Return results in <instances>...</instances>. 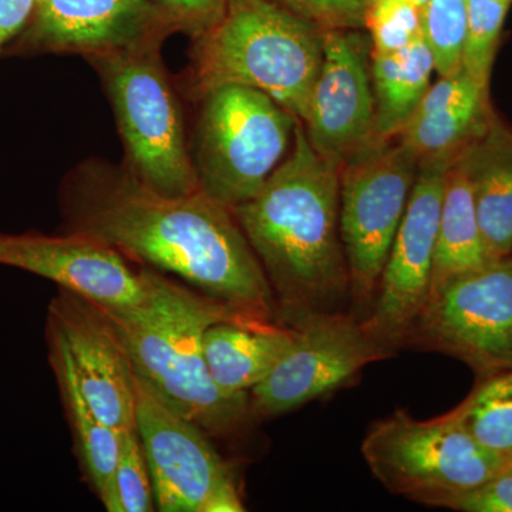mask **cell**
Masks as SVG:
<instances>
[{
    "label": "cell",
    "mask_w": 512,
    "mask_h": 512,
    "mask_svg": "<svg viewBox=\"0 0 512 512\" xmlns=\"http://www.w3.org/2000/svg\"><path fill=\"white\" fill-rule=\"evenodd\" d=\"M62 205L70 232L278 322L271 286L234 212L201 190L174 197L148 187L126 165L92 161L67 178Z\"/></svg>",
    "instance_id": "cell-1"
},
{
    "label": "cell",
    "mask_w": 512,
    "mask_h": 512,
    "mask_svg": "<svg viewBox=\"0 0 512 512\" xmlns=\"http://www.w3.org/2000/svg\"><path fill=\"white\" fill-rule=\"evenodd\" d=\"M339 174L296 120L288 156L254 198L232 210L271 286L276 320L289 328L350 301Z\"/></svg>",
    "instance_id": "cell-2"
},
{
    "label": "cell",
    "mask_w": 512,
    "mask_h": 512,
    "mask_svg": "<svg viewBox=\"0 0 512 512\" xmlns=\"http://www.w3.org/2000/svg\"><path fill=\"white\" fill-rule=\"evenodd\" d=\"M144 272L146 293L136 305L106 308L94 303L134 375L210 437L239 433L252 419L249 397L231 399L218 389L205 362L204 333L218 322L261 325L272 320L215 301L151 269Z\"/></svg>",
    "instance_id": "cell-3"
},
{
    "label": "cell",
    "mask_w": 512,
    "mask_h": 512,
    "mask_svg": "<svg viewBox=\"0 0 512 512\" xmlns=\"http://www.w3.org/2000/svg\"><path fill=\"white\" fill-rule=\"evenodd\" d=\"M271 0H227L211 28L195 36L191 87H252L306 119L323 56V32Z\"/></svg>",
    "instance_id": "cell-4"
},
{
    "label": "cell",
    "mask_w": 512,
    "mask_h": 512,
    "mask_svg": "<svg viewBox=\"0 0 512 512\" xmlns=\"http://www.w3.org/2000/svg\"><path fill=\"white\" fill-rule=\"evenodd\" d=\"M362 454L386 490L427 507L450 508L510 463L481 446L451 412L417 420L396 410L370 427Z\"/></svg>",
    "instance_id": "cell-5"
},
{
    "label": "cell",
    "mask_w": 512,
    "mask_h": 512,
    "mask_svg": "<svg viewBox=\"0 0 512 512\" xmlns=\"http://www.w3.org/2000/svg\"><path fill=\"white\" fill-rule=\"evenodd\" d=\"M106 83L128 170L163 194L200 191L185 141L183 111L160 59V45L92 57Z\"/></svg>",
    "instance_id": "cell-6"
},
{
    "label": "cell",
    "mask_w": 512,
    "mask_h": 512,
    "mask_svg": "<svg viewBox=\"0 0 512 512\" xmlns=\"http://www.w3.org/2000/svg\"><path fill=\"white\" fill-rule=\"evenodd\" d=\"M200 190L229 210L254 198L291 150L296 119L252 87H215L201 96Z\"/></svg>",
    "instance_id": "cell-7"
},
{
    "label": "cell",
    "mask_w": 512,
    "mask_h": 512,
    "mask_svg": "<svg viewBox=\"0 0 512 512\" xmlns=\"http://www.w3.org/2000/svg\"><path fill=\"white\" fill-rule=\"evenodd\" d=\"M417 174L419 160L399 137L376 140L340 168V237L357 319L375 302Z\"/></svg>",
    "instance_id": "cell-8"
},
{
    "label": "cell",
    "mask_w": 512,
    "mask_h": 512,
    "mask_svg": "<svg viewBox=\"0 0 512 512\" xmlns=\"http://www.w3.org/2000/svg\"><path fill=\"white\" fill-rule=\"evenodd\" d=\"M403 348L456 357L478 380L512 370V256L434 289Z\"/></svg>",
    "instance_id": "cell-9"
},
{
    "label": "cell",
    "mask_w": 512,
    "mask_h": 512,
    "mask_svg": "<svg viewBox=\"0 0 512 512\" xmlns=\"http://www.w3.org/2000/svg\"><path fill=\"white\" fill-rule=\"evenodd\" d=\"M136 429L158 511L245 510L234 476L212 446L210 434L171 409L137 376Z\"/></svg>",
    "instance_id": "cell-10"
},
{
    "label": "cell",
    "mask_w": 512,
    "mask_h": 512,
    "mask_svg": "<svg viewBox=\"0 0 512 512\" xmlns=\"http://www.w3.org/2000/svg\"><path fill=\"white\" fill-rule=\"evenodd\" d=\"M293 330L291 348L249 393L252 419L292 412L346 386L370 363L393 356L367 335L353 313H319Z\"/></svg>",
    "instance_id": "cell-11"
},
{
    "label": "cell",
    "mask_w": 512,
    "mask_h": 512,
    "mask_svg": "<svg viewBox=\"0 0 512 512\" xmlns=\"http://www.w3.org/2000/svg\"><path fill=\"white\" fill-rule=\"evenodd\" d=\"M453 161L419 165L412 195L380 276L375 302L362 319L367 335L392 355L403 348L407 332L429 299L441 201Z\"/></svg>",
    "instance_id": "cell-12"
},
{
    "label": "cell",
    "mask_w": 512,
    "mask_h": 512,
    "mask_svg": "<svg viewBox=\"0 0 512 512\" xmlns=\"http://www.w3.org/2000/svg\"><path fill=\"white\" fill-rule=\"evenodd\" d=\"M370 57L362 29L323 32L322 64L302 124L313 150L340 168L377 140Z\"/></svg>",
    "instance_id": "cell-13"
},
{
    "label": "cell",
    "mask_w": 512,
    "mask_h": 512,
    "mask_svg": "<svg viewBox=\"0 0 512 512\" xmlns=\"http://www.w3.org/2000/svg\"><path fill=\"white\" fill-rule=\"evenodd\" d=\"M178 29L147 0H36L12 53H83L92 57L160 45Z\"/></svg>",
    "instance_id": "cell-14"
},
{
    "label": "cell",
    "mask_w": 512,
    "mask_h": 512,
    "mask_svg": "<svg viewBox=\"0 0 512 512\" xmlns=\"http://www.w3.org/2000/svg\"><path fill=\"white\" fill-rule=\"evenodd\" d=\"M0 265L42 276L106 308L136 305L146 293L144 269L136 271L116 249L79 232H0Z\"/></svg>",
    "instance_id": "cell-15"
},
{
    "label": "cell",
    "mask_w": 512,
    "mask_h": 512,
    "mask_svg": "<svg viewBox=\"0 0 512 512\" xmlns=\"http://www.w3.org/2000/svg\"><path fill=\"white\" fill-rule=\"evenodd\" d=\"M47 328L62 338L80 392L94 414L111 429H136V376L100 309L60 289L50 303Z\"/></svg>",
    "instance_id": "cell-16"
},
{
    "label": "cell",
    "mask_w": 512,
    "mask_h": 512,
    "mask_svg": "<svg viewBox=\"0 0 512 512\" xmlns=\"http://www.w3.org/2000/svg\"><path fill=\"white\" fill-rule=\"evenodd\" d=\"M478 227L491 261L512 256V127L495 114L461 153Z\"/></svg>",
    "instance_id": "cell-17"
},
{
    "label": "cell",
    "mask_w": 512,
    "mask_h": 512,
    "mask_svg": "<svg viewBox=\"0 0 512 512\" xmlns=\"http://www.w3.org/2000/svg\"><path fill=\"white\" fill-rule=\"evenodd\" d=\"M295 330L281 323L218 322L204 333V357L224 396L247 399L291 348Z\"/></svg>",
    "instance_id": "cell-18"
},
{
    "label": "cell",
    "mask_w": 512,
    "mask_h": 512,
    "mask_svg": "<svg viewBox=\"0 0 512 512\" xmlns=\"http://www.w3.org/2000/svg\"><path fill=\"white\" fill-rule=\"evenodd\" d=\"M460 156L447 171L430 293L451 279L491 262L485 251L473 194Z\"/></svg>",
    "instance_id": "cell-19"
},
{
    "label": "cell",
    "mask_w": 512,
    "mask_h": 512,
    "mask_svg": "<svg viewBox=\"0 0 512 512\" xmlns=\"http://www.w3.org/2000/svg\"><path fill=\"white\" fill-rule=\"evenodd\" d=\"M46 335L50 363L62 394L67 421L72 427L77 454L87 480L101 501L116 468L119 431L104 424L84 399L62 338L50 328Z\"/></svg>",
    "instance_id": "cell-20"
},
{
    "label": "cell",
    "mask_w": 512,
    "mask_h": 512,
    "mask_svg": "<svg viewBox=\"0 0 512 512\" xmlns=\"http://www.w3.org/2000/svg\"><path fill=\"white\" fill-rule=\"evenodd\" d=\"M375 94L376 138L399 136L429 90L436 72L433 55L424 36L399 52L370 57Z\"/></svg>",
    "instance_id": "cell-21"
},
{
    "label": "cell",
    "mask_w": 512,
    "mask_h": 512,
    "mask_svg": "<svg viewBox=\"0 0 512 512\" xmlns=\"http://www.w3.org/2000/svg\"><path fill=\"white\" fill-rule=\"evenodd\" d=\"M495 117L490 92L478 93L429 111L413 114L399 133L420 164L453 161L487 130Z\"/></svg>",
    "instance_id": "cell-22"
},
{
    "label": "cell",
    "mask_w": 512,
    "mask_h": 512,
    "mask_svg": "<svg viewBox=\"0 0 512 512\" xmlns=\"http://www.w3.org/2000/svg\"><path fill=\"white\" fill-rule=\"evenodd\" d=\"M451 414L471 436L498 456L512 457V370L478 380Z\"/></svg>",
    "instance_id": "cell-23"
},
{
    "label": "cell",
    "mask_w": 512,
    "mask_h": 512,
    "mask_svg": "<svg viewBox=\"0 0 512 512\" xmlns=\"http://www.w3.org/2000/svg\"><path fill=\"white\" fill-rule=\"evenodd\" d=\"M101 504L109 512H150L154 510L153 480L137 429L119 431L116 468Z\"/></svg>",
    "instance_id": "cell-24"
},
{
    "label": "cell",
    "mask_w": 512,
    "mask_h": 512,
    "mask_svg": "<svg viewBox=\"0 0 512 512\" xmlns=\"http://www.w3.org/2000/svg\"><path fill=\"white\" fill-rule=\"evenodd\" d=\"M512 0H468L463 70L490 90L491 73Z\"/></svg>",
    "instance_id": "cell-25"
},
{
    "label": "cell",
    "mask_w": 512,
    "mask_h": 512,
    "mask_svg": "<svg viewBox=\"0 0 512 512\" xmlns=\"http://www.w3.org/2000/svg\"><path fill=\"white\" fill-rule=\"evenodd\" d=\"M468 0H430L423 9V36L440 77L463 69Z\"/></svg>",
    "instance_id": "cell-26"
},
{
    "label": "cell",
    "mask_w": 512,
    "mask_h": 512,
    "mask_svg": "<svg viewBox=\"0 0 512 512\" xmlns=\"http://www.w3.org/2000/svg\"><path fill=\"white\" fill-rule=\"evenodd\" d=\"M365 29L372 52L387 55L423 37V16L420 9L399 0H373L366 3Z\"/></svg>",
    "instance_id": "cell-27"
},
{
    "label": "cell",
    "mask_w": 512,
    "mask_h": 512,
    "mask_svg": "<svg viewBox=\"0 0 512 512\" xmlns=\"http://www.w3.org/2000/svg\"><path fill=\"white\" fill-rule=\"evenodd\" d=\"M322 29H365L363 0H271Z\"/></svg>",
    "instance_id": "cell-28"
},
{
    "label": "cell",
    "mask_w": 512,
    "mask_h": 512,
    "mask_svg": "<svg viewBox=\"0 0 512 512\" xmlns=\"http://www.w3.org/2000/svg\"><path fill=\"white\" fill-rule=\"evenodd\" d=\"M451 510L464 512H512V470H505L474 490L461 495Z\"/></svg>",
    "instance_id": "cell-29"
},
{
    "label": "cell",
    "mask_w": 512,
    "mask_h": 512,
    "mask_svg": "<svg viewBox=\"0 0 512 512\" xmlns=\"http://www.w3.org/2000/svg\"><path fill=\"white\" fill-rule=\"evenodd\" d=\"M178 29L197 36L211 28L224 13L227 0H154Z\"/></svg>",
    "instance_id": "cell-30"
},
{
    "label": "cell",
    "mask_w": 512,
    "mask_h": 512,
    "mask_svg": "<svg viewBox=\"0 0 512 512\" xmlns=\"http://www.w3.org/2000/svg\"><path fill=\"white\" fill-rule=\"evenodd\" d=\"M36 0H0V53L28 26Z\"/></svg>",
    "instance_id": "cell-31"
},
{
    "label": "cell",
    "mask_w": 512,
    "mask_h": 512,
    "mask_svg": "<svg viewBox=\"0 0 512 512\" xmlns=\"http://www.w3.org/2000/svg\"><path fill=\"white\" fill-rule=\"evenodd\" d=\"M365 3L373 2V0H363ZM399 2L407 3V5H412L414 8L423 9L430 0H399Z\"/></svg>",
    "instance_id": "cell-32"
},
{
    "label": "cell",
    "mask_w": 512,
    "mask_h": 512,
    "mask_svg": "<svg viewBox=\"0 0 512 512\" xmlns=\"http://www.w3.org/2000/svg\"><path fill=\"white\" fill-rule=\"evenodd\" d=\"M508 468H510V470H512V457H511L510 463H508Z\"/></svg>",
    "instance_id": "cell-33"
}]
</instances>
